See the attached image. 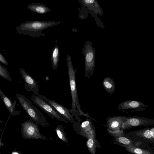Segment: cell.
I'll use <instances>...</instances> for the list:
<instances>
[{"mask_svg":"<svg viewBox=\"0 0 154 154\" xmlns=\"http://www.w3.org/2000/svg\"><path fill=\"white\" fill-rule=\"evenodd\" d=\"M50 105L56 111L59 113L65 119L71 123H73L75 120L73 116L69 109L56 102L54 100L49 99L42 94H39L38 96Z\"/></svg>","mask_w":154,"mask_h":154,"instance_id":"cell-9","label":"cell"},{"mask_svg":"<svg viewBox=\"0 0 154 154\" xmlns=\"http://www.w3.org/2000/svg\"><path fill=\"white\" fill-rule=\"evenodd\" d=\"M3 122V121H2V120H1L0 119V123H2Z\"/></svg>","mask_w":154,"mask_h":154,"instance_id":"cell-26","label":"cell"},{"mask_svg":"<svg viewBox=\"0 0 154 154\" xmlns=\"http://www.w3.org/2000/svg\"><path fill=\"white\" fill-rule=\"evenodd\" d=\"M72 126L78 134L88 139L96 134L91 119L88 117L82 123L80 122L75 121L73 123Z\"/></svg>","mask_w":154,"mask_h":154,"instance_id":"cell-6","label":"cell"},{"mask_svg":"<svg viewBox=\"0 0 154 154\" xmlns=\"http://www.w3.org/2000/svg\"><path fill=\"white\" fill-rule=\"evenodd\" d=\"M16 98L30 118L34 122L43 127L49 125L47 119L31 102L24 95L16 94Z\"/></svg>","mask_w":154,"mask_h":154,"instance_id":"cell-3","label":"cell"},{"mask_svg":"<svg viewBox=\"0 0 154 154\" xmlns=\"http://www.w3.org/2000/svg\"><path fill=\"white\" fill-rule=\"evenodd\" d=\"M60 21L35 20L25 22L16 28L20 34L28 35L32 37H40L46 35L42 32L44 30L60 24Z\"/></svg>","mask_w":154,"mask_h":154,"instance_id":"cell-2","label":"cell"},{"mask_svg":"<svg viewBox=\"0 0 154 154\" xmlns=\"http://www.w3.org/2000/svg\"><path fill=\"white\" fill-rule=\"evenodd\" d=\"M0 76L10 82H12V79L9 74L7 68L0 64Z\"/></svg>","mask_w":154,"mask_h":154,"instance_id":"cell-21","label":"cell"},{"mask_svg":"<svg viewBox=\"0 0 154 154\" xmlns=\"http://www.w3.org/2000/svg\"><path fill=\"white\" fill-rule=\"evenodd\" d=\"M66 60L72 100V108L70 109V113L73 116L75 117L78 122H81L82 119L81 117L84 116L97 122L91 117L88 112L85 113L82 111L79 101L76 85L75 75L77 70L73 68L70 56L67 55Z\"/></svg>","mask_w":154,"mask_h":154,"instance_id":"cell-1","label":"cell"},{"mask_svg":"<svg viewBox=\"0 0 154 154\" xmlns=\"http://www.w3.org/2000/svg\"><path fill=\"white\" fill-rule=\"evenodd\" d=\"M0 96L4 104L12 116L18 115L21 111H16L15 106L16 101L15 100L13 103L11 100L7 97L0 88Z\"/></svg>","mask_w":154,"mask_h":154,"instance_id":"cell-13","label":"cell"},{"mask_svg":"<svg viewBox=\"0 0 154 154\" xmlns=\"http://www.w3.org/2000/svg\"><path fill=\"white\" fill-rule=\"evenodd\" d=\"M11 154H22L20 151L15 149L12 152Z\"/></svg>","mask_w":154,"mask_h":154,"instance_id":"cell-25","label":"cell"},{"mask_svg":"<svg viewBox=\"0 0 154 154\" xmlns=\"http://www.w3.org/2000/svg\"><path fill=\"white\" fill-rule=\"evenodd\" d=\"M90 46L89 43L86 42L82 50L83 54L85 56V75L89 78L92 76L94 67V54Z\"/></svg>","mask_w":154,"mask_h":154,"instance_id":"cell-8","label":"cell"},{"mask_svg":"<svg viewBox=\"0 0 154 154\" xmlns=\"http://www.w3.org/2000/svg\"><path fill=\"white\" fill-rule=\"evenodd\" d=\"M19 72L25 82V88L26 90L32 92L34 95L38 96L39 94V88L35 80L25 71L24 69L20 68Z\"/></svg>","mask_w":154,"mask_h":154,"instance_id":"cell-10","label":"cell"},{"mask_svg":"<svg viewBox=\"0 0 154 154\" xmlns=\"http://www.w3.org/2000/svg\"><path fill=\"white\" fill-rule=\"evenodd\" d=\"M103 86L105 91L111 94L115 90V82L114 80L109 77L105 78L102 82Z\"/></svg>","mask_w":154,"mask_h":154,"instance_id":"cell-16","label":"cell"},{"mask_svg":"<svg viewBox=\"0 0 154 154\" xmlns=\"http://www.w3.org/2000/svg\"><path fill=\"white\" fill-rule=\"evenodd\" d=\"M31 100L46 113L51 118L57 119L68 123V122L64 119L62 116L56 111L50 105L40 97L32 95Z\"/></svg>","mask_w":154,"mask_h":154,"instance_id":"cell-5","label":"cell"},{"mask_svg":"<svg viewBox=\"0 0 154 154\" xmlns=\"http://www.w3.org/2000/svg\"><path fill=\"white\" fill-rule=\"evenodd\" d=\"M55 130L58 137L60 139L64 142H68L67 139L64 132V129L62 125H58Z\"/></svg>","mask_w":154,"mask_h":154,"instance_id":"cell-20","label":"cell"},{"mask_svg":"<svg viewBox=\"0 0 154 154\" xmlns=\"http://www.w3.org/2000/svg\"><path fill=\"white\" fill-rule=\"evenodd\" d=\"M154 124V119H149L146 117L137 116L131 117L126 116L121 129L123 130L137 126H146Z\"/></svg>","mask_w":154,"mask_h":154,"instance_id":"cell-7","label":"cell"},{"mask_svg":"<svg viewBox=\"0 0 154 154\" xmlns=\"http://www.w3.org/2000/svg\"><path fill=\"white\" fill-rule=\"evenodd\" d=\"M126 116H109L107 118V124L106 125L107 128L112 131L120 130L124 121Z\"/></svg>","mask_w":154,"mask_h":154,"instance_id":"cell-12","label":"cell"},{"mask_svg":"<svg viewBox=\"0 0 154 154\" xmlns=\"http://www.w3.org/2000/svg\"><path fill=\"white\" fill-rule=\"evenodd\" d=\"M136 134L138 136L153 141L154 139V126L152 128H147L138 131H137Z\"/></svg>","mask_w":154,"mask_h":154,"instance_id":"cell-17","label":"cell"},{"mask_svg":"<svg viewBox=\"0 0 154 154\" xmlns=\"http://www.w3.org/2000/svg\"><path fill=\"white\" fill-rule=\"evenodd\" d=\"M27 8L31 11L43 14L51 12V10L45 5L41 3H33L29 4Z\"/></svg>","mask_w":154,"mask_h":154,"instance_id":"cell-14","label":"cell"},{"mask_svg":"<svg viewBox=\"0 0 154 154\" xmlns=\"http://www.w3.org/2000/svg\"><path fill=\"white\" fill-rule=\"evenodd\" d=\"M60 57L59 48L57 45L53 48L51 54V67L55 70L57 68Z\"/></svg>","mask_w":154,"mask_h":154,"instance_id":"cell-15","label":"cell"},{"mask_svg":"<svg viewBox=\"0 0 154 154\" xmlns=\"http://www.w3.org/2000/svg\"><path fill=\"white\" fill-rule=\"evenodd\" d=\"M107 131L111 135L115 137L122 136L123 135V130H119L115 131H112L107 129Z\"/></svg>","mask_w":154,"mask_h":154,"instance_id":"cell-23","label":"cell"},{"mask_svg":"<svg viewBox=\"0 0 154 154\" xmlns=\"http://www.w3.org/2000/svg\"><path fill=\"white\" fill-rule=\"evenodd\" d=\"M116 141L121 143L123 145L134 146L131 140L122 136L116 137Z\"/></svg>","mask_w":154,"mask_h":154,"instance_id":"cell-22","label":"cell"},{"mask_svg":"<svg viewBox=\"0 0 154 154\" xmlns=\"http://www.w3.org/2000/svg\"><path fill=\"white\" fill-rule=\"evenodd\" d=\"M0 62L7 66H8V63L3 55L0 52Z\"/></svg>","mask_w":154,"mask_h":154,"instance_id":"cell-24","label":"cell"},{"mask_svg":"<svg viewBox=\"0 0 154 154\" xmlns=\"http://www.w3.org/2000/svg\"><path fill=\"white\" fill-rule=\"evenodd\" d=\"M20 131L24 139L47 140L46 137L40 133L38 124L30 119L21 124Z\"/></svg>","mask_w":154,"mask_h":154,"instance_id":"cell-4","label":"cell"},{"mask_svg":"<svg viewBox=\"0 0 154 154\" xmlns=\"http://www.w3.org/2000/svg\"><path fill=\"white\" fill-rule=\"evenodd\" d=\"M0 154H1L0 153Z\"/></svg>","mask_w":154,"mask_h":154,"instance_id":"cell-27","label":"cell"},{"mask_svg":"<svg viewBox=\"0 0 154 154\" xmlns=\"http://www.w3.org/2000/svg\"><path fill=\"white\" fill-rule=\"evenodd\" d=\"M148 106L142 102L135 100H129L120 103L117 107L119 110L134 109V111H143Z\"/></svg>","mask_w":154,"mask_h":154,"instance_id":"cell-11","label":"cell"},{"mask_svg":"<svg viewBox=\"0 0 154 154\" xmlns=\"http://www.w3.org/2000/svg\"><path fill=\"white\" fill-rule=\"evenodd\" d=\"M125 150L133 154H152L147 150L131 145H121Z\"/></svg>","mask_w":154,"mask_h":154,"instance_id":"cell-19","label":"cell"},{"mask_svg":"<svg viewBox=\"0 0 154 154\" xmlns=\"http://www.w3.org/2000/svg\"><path fill=\"white\" fill-rule=\"evenodd\" d=\"M97 141L96 134L88 139L86 142L87 148L91 154H96Z\"/></svg>","mask_w":154,"mask_h":154,"instance_id":"cell-18","label":"cell"}]
</instances>
